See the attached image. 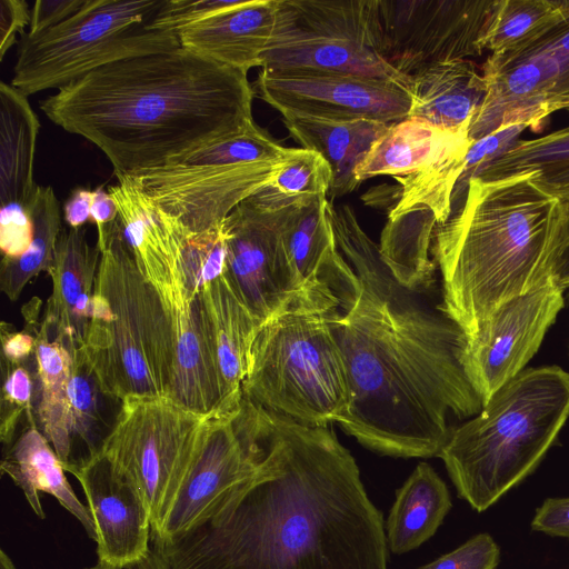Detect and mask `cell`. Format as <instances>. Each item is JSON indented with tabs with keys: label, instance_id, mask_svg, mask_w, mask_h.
I'll return each instance as SVG.
<instances>
[{
	"label": "cell",
	"instance_id": "2",
	"mask_svg": "<svg viewBox=\"0 0 569 569\" xmlns=\"http://www.w3.org/2000/svg\"><path fill=\"white\" fill-rule=\"evenodd\" d=\"M153 547L170 569H388L389 559L349 450L327 427L268 410L257 471L203 525Z\"/></svg>",
	"mask_w": 569,
	"mask_h": 569
},
{
	"label": "cell",
	"instance_id": "36",
	"mask_svg": "<svg viewBox=\"0 0 569 569\" xmlns=\"http://www.w3.org/2000/svg\"><path fill=\"white\" fill-rule=\"evenodd\" d=\"M1 367L0 437L2 443L9 447L14 441L18 423L23 416L27 419V426L37 425L34 355L27 362L20 363H11L2 359Z\"/></svg>",
	"mask_w": 569,
	"mask_h": 569
},
{
	"label": "cell",
	"instance_id": "8",
	"mask_svg": "<svg viewBox=\"0 0 569 569\" xmlns=\"http://www.w3.org/2000/svg\"><path fill=\"white\" fill-rule=\"evenodd\" d=\"M292 149L253 121L164 166L126 177L156 208L187 230L202 232L222 223L239 203L268 187Z\"/></svg>",
	"mask_w": 569,
	"mask_h": 569
},
{
	"label": "cell",
	"instance_id": "45",
	"mask_svg": "<svg viewBox=\"0 0 569 569\" xmlns=\"http://www.w3.org/2000/svg\"><path fill=\"white\" fill-rule=\"evenodd\" d=\"M565 222L558 246L552 256L548 277L562 291L569 288V200L562 201Z\"/></svg>",
	"mask_w": 569,
	"mask_h": 569
},
{
	"label": "cell",
	"instance_id": "6",
	"mask_svg": "<svg viewBox=\"0 0 569 569\" xmlns=\"http://www.w3.org/2000/svg\"><path fill=\"white\" fill-rule=\"evenodd\" d=\"M81 349L101 391L113 400L168 397L174 338L154 288L139 270L119 219L110 223Z\"/></svg>",
	"mask_w": 569,
	"mask_h": 569
},
{
	"label": "cell",
	"instance_id": "15",
	"mask_svg": "<svg viewBox=\"0 0 569 569\" xmlns=\"http://www.w3.org/2000/svg\"><path fill=\"white\" fill-rule=\"evenodd\" d=\"M264 428V409L244 397L233 411L209 413L201 451L153 542L177 540L203 525L224 497L257 471Z\"/></svg>",
	"mask_w": 569,
	"mask_h": 569
},
{
	"label": "cell",
	"instance_id": "51",
	"mask_svg": "<svg viewBox=\"0 0 569 569\" xmlns=\"http://www.w3.org/2000/svg\"><path fill=\"white\" fill-rule=\"evenodd\" d=\"M561 110H565V111L569 112V103L563 106Z\"/></svg>",
	"mask_w": 569,
	"mask_h": 569
},
{
	"label": "cell",
	"instance_id": "48",
	"mask_svg": "<svg viewBox=\"0 0 569 569\" xmlns=\"http://www.w3.org/2000/svg\"><path fill=\"white\" fill-rule=\"evenodd\" d=\"M123 569H170V566L161 551L153 547L143 559Z\"/></svg>",
	"mask_w": 569,
	"mask_h": 569
},
{
	"label": "cell",
	"instance_id": "32",
	"mask_svg": "<svg viewBox=\"0 0 569 569\" xmlns=\"http://www.w3.org/2000/svg\"><path fill=\"white\" fill-rule=\"evenodd\" d=\"M27 208L34 227L32 243L22 256L2 257L0 263V289L11 301L40 272H49L62 230L60 203L51 187L37 186Z\"/></svg>",
	"mask_w": 569,
	"mask_h": 569
},
{
	"label": "cell",
	"instance_id": "41",
	"mask_svg": "<svg viewBox=\"0 0 569 569\" xmlns=\"http://www.w3.org/2000/svg\"><path fill=\"white\" fill-rule=\"evenodd\" d=\"M31 9L23 0H0V60L17 43V36H24L30 26Z\"/></svg>",
	"mask_w": 569,
	"mask_h": 569
},
{
	"label": "cell",
	"instance_id": "46",
	"mask_svg": "<svg viewBox=\"0 0 569 569\" xmlns=\"http://www.w3.org/2000/svg\"><path fill=\"white\" fill-rule=\"evenodd\" d=\"M118 216V207L108 189L106 190L102 186L97 187L93 190L90 220L98 230V247H101L103 243L108 226L116 221Z\"/></svg>",
	"mask_w": 569,
	"mask_h": 569
},
{
	"label": "cell",
	"instance_id": "35",
	"mask_svg": "<svg viewBox=\"0 0 569 569\" xmlns=\"http://www.w3.org/2000/svg\"><path fill=\"white\" fill-rule=\"evenodd\" d=\"M181 264L190 290L197 295L226 271L227 233L223 222L202 232L181 226Z\"/></svg>",
	"mask_w": 569,
	"mask_h": 569
},
{
	"label": "cell",
	"instance_id": "38",
	"mask_svg": "<svg viewBox=\"0 0 569 569\" xmlns=\"http://www.w3.org/2000/svg\"><path fill=\"white\" fill-rule=\"evenodd\" d=\"M239 0H162L146 23L147 30L178 34L184 28L200 22L238 3Z\"/></svg>",
	"mask_w": 569,
	"mask_h": 569
},
{
	"label": "cell",
	"instance_id": "4",
	"mask_svg": "<svg viewBox=\"0 0 569 569\" xmlns=\"http://www.w3.org/2000/svg\"><path fill=\"white\" fill-rule=\"evenodd\" d=\"M563 222L562 200L542 191L530 173L469 180L459 209L436 226L433 247L440 307L467 338L501 305L549 278Z\"/></svg>",
	"mask_w": 569,
	"mask_h": 569
},
{
	"label": "cell",
	"instance_id": "11",
	"mask_svg": "<svg viewBox=\"0 0 569 569\" xmlns=\"http://www.w3.org/2000/svg\"><path fill=\"white\" fill-rule=\"evenodd\" d=\"M208 419L209 415L194 413L167 397H128L120 401L100 453L143 497L152 537L160 533L201 451Z\"/></svg>",
	"mask_w": 569,
	"mask_h": 569
},
{
	"label": "cell",
	"instance_id": "23",
	"mask_svg": "<svg viewBox=\"0 0 569 569\" xmlns=\"http://www.w3.org/2000/svg\"><path fill=\"white\" fill-rule=\"evenodd\" d=\"M469 129L452 131L406 118L389 124L356 169L362 181L377 176L407 177L466 158L473 141Z\"/></svg>",
	"mask_w": 569,
	"mask_h": 569
},
{
	"label": "cell",
	"instance_id": "16",
	"mask_svg": "<svg viewBox=\"0 0 569 569\" xmlns=\"http://www.w3.org/2000/svg\"><path fill=\"white\" fill-rule=\"evenodd\" d=\"M563 291L550 278L501 305L479 331L468 338L466 372L485 405L520 373L538 351L563 307Z\"/></svg>",
	"mask_w": 569,
	"mask_h": 569
},
{
	"label": "cell",
	"instance_id": "21",
	"mask_svg": "<svg viewBox=\"0 0 569 569\" xmlns=\"http://www.w3.org/2000/svg\"><path fill=\"white\" fill-rule=\"evenodd\" d=\"M100 258L101 250L89 244L82 228H62L48 272L52 293L43 320L72 357L82 349L87 337Z\"/></svg>",
	"mask_w": 569,
	"mask_h": 569
},
{
	"label": "cell",
	"instance_id": "5",
	"mask_svg": "<svg viewBox=\"0 0 569 569\" xmlns=\"http://www.w3.org/2000/svg\"><path fill=\"white\" fill-rule=\"evenodd\" d=\"M569 417V372L523 369L469 421L451 428L439 458L458 496L482 512L539 466Z\"/></svg>",
	"mask_w": 569,
	"mask_h": 569
},
{
	"label": "cell",
	"instance_id": "31",
	"mask_svg": "<svg viewBox=\"0 0 569 569\" xmlns=\"http://www.w3.org/2000/svg\"><path fill=\"white\" fill-rule=\"evenodd\" d=\"M435 214L426 208H413L389 216L379 247L380 257L392 277L409 290L429 287L433 263L429 258Z\"/></svg>",
	"mask_w": 569,
	"mask_h": 569
},
{
	"label": "cell",
	"instance_id": "25",
	"mask_svg": "<svg viewBox=\"0 0 569 569\" xmlns=\"http://www.w3.org/2000/svg\"><path fill=\"white\" fill-rule=\"evenodd\" d=\"M0 470L21 489L38 518H46L39 492L49 493L80 522L90 539L97 540L88 507L78 499L62 462L37 425L27 426L8 447Z\"/></svg>",
	"mask_w": 569,
	"mask_h": 569
},
{
	"label": "cell",
	"instance_id": "12",
	"mask_svg": "<svg viewBox=\"0 0 569 569\" xmlns=\"http://www.w3.org/2000/svg\"><path fill=\"white\" fill-rule=\"evenodd\" d=\"M490 0H365L366 42L406 77L481 56Z\"/></svg>",
	"mask_w": 569,
	"mask_h": 569
},
{
	"label": "cell",
	"instance_id": "40",
	"mask_svg": "<svg viewBox=\"0 0 569 569\" xmlns=\"http://www.w3.org/2000/svg\"><path fill=\"white\" fill-rule=\"evenodd\" d=\"M34 227L27 206L10 203L1 206L0 249L2 257L17 258L31 246Z\"/></svg>",
	"mask_w": 569,
	"mask_h": 569
},
{
	"label": "cell",
	"instance_id": "29",
	"mask_svg": "<svg viewBox=\"0 0 569 569\" xmlns=\"http://www.w3.org/2000/svg\"><path fill=\"white\" fill-rule=\"evenodd\" d=\"M452 506L445 481L427 462L417 465L396 491L385 525L388 549L409 552L430 539Z\"/></svg>",
	"mask_w": 569,
	"mask_h": 569
},
{
	"label": "cell",
	"instance_id": "1",
	"mask_svg": "<svg viewBox=\"0 0 569 569\" xmlns=\"http://www.w3.org/2000/svg\"><path fill=\"white\" fill-rule=\"evenodd\" d=\"M328 214L357 277L342 312H328L351 392L338 425L381 455L438 457L449 415L475 417L483 407L463 366L467 335L419 290L397 282L349 206L329 201Z\"/></svg>",
	"mask_w": 569,
	"mask_h": 569
},
{
	"label": "cell",
	"instance_id": "26",
	"mask_svg": "<svg viewBox=\"0 0 569 569\" xmlns=\"http://www.w3.org/2000/svg\"><path fill=\"white\" fill-rule=\"evenodd\" d=\"M281 116L284 127L301 148L320 153L329 163L331 198L350 193L360 184L356 169L389 126L368 119Z\"/></svg>",
	"mask_w": 569,
	"mask_h": 569
},
{
	"label": "cell",
	"instance_id": "9",
	"mask_svg": "<svg viewBox=\"0 0 569 569\" xmlns=\"http://www.w3.org/2000/svg\"><path fill=\"white\" fill-rule=\"evenodd\" d=\"M162 0H87L62 23L21 37L11 84L27 97L60 89L102 66L180 46L146 23Z\"/></svg>",
	"mask_w": 569,
	"mask_h": 569
},
{
	"label": "cell",
	"instance_id": "10",
	"mask_svg": "<svg viewBox=\"0 0 569 569\" xmlns=\"http://www.w3.org/2000/svg\"><path fill=\"white\" fill-rule=\"evenodd\" d=\"M119 221L139 270L157 291L172 326L176 356L167 398L207 416L219 405V389L197 295L190 290L181 264V224L139 199L120 207Z\"/></svg>",
	"mask_w": 569,
	"mask_h": 569
},
{
	"label": "cell",
	"instance_id": "7",
	"mask_svg": "<svg viewBox=\"0 0 569 569\" xmlns=\"http://www.w3.org/2000/svg\"><path fill=\"white\" fill-rule=\"evenodd\" d=\"M332 309L296 303L263 322L251 345L243 397L306 426L338 423L351 392L328 323Z\"/></svg>",
	"mask_w": 569,
	"mask_h": 569
},
{
	"label": "cell",
	"instance_id": "20",
	"mask_svg": "<svg viewBox=\"0 0 569 569\" xmlns=\"http://www.w3.org/2000/svg\"><path fill=\"white\" fill-rule=\"evenodd\" d=\"M197 303L219 389L213 411L230 412L241 406L251 345L262 323L237 297L224 274L197 293Z\"/></svg>",
	"mask_w": 569,
	"mask_h": 569
},
{
	"label": "cell",
	"instance_id": "24",
	"mask_svg": "<svg viewBox=\"0 0 569 569\" xmlns=\"http://www.w3.org/2000/svg\"><path fill=\"white\" fill-rule=\"evenodd\" d=\"M408 118L445 130L469 129L487 96L483 74L469 59L430 67L410 79Z\"/></svg>",
	"mask_w": 569,
	"mask_h": 569
},
{
	"label": "cell",
	"instance_id": "39",
	"mask_svg": "<svg viewBox=\"0 0 569 569\" xmlns=\"http://www.w3.org/2000/svg\"><path fill=\"white\" fill-rule=\"evenodd\" d=\"M500 549L489 533H478L418 569H497Z\"/></svg>",
	"mask_w": 569,
	"mask_h": 569
},
{
	"label": "cell",
	"instance_id": "50",
	"mask_svg": "<svg viewBox=\"0 0 569 569\" xmlns=\"http://www.w3.org/2000/svg\"><path fill=\"white\" fill-rule=\"evenodd\" d=\"M86 569H116L104 562L98 561L94 566L86 568Z\"/></svg>",
	"mask_w": 569,
	"mask_h": 569
},
{
	"label": "cell",
	"instance_id": "30",
	"mask_svg": "<svg viewBox=\"0 0 569 569\" xmlns=\"http://www.w3.org/2000/svg\"><path fill=\"white\" fill-rule=\"evenodd\" d=\"M530 173L531 181L546 193L569 200V126L513 146L481 166L472 178L502 179Z\"/></svg>",
	"mask_w": 569,
	"mask_h": 569
},
{
	"label": "cell",
	"instance_id": "34",
	"mask_svg": "<svg viewBox=\"0 0 569 569\" xmlns=\"http://www.w3.org/2000/svg\"><path fill=\"white\" fill-rule=\"evenodd\" d=\"M569 11V0H495L483 38L491 54L528 43Z\"/></svg>",
	"mask_w": 569,
	"mask_h": 569
},
{
	"label": "cell",
	"instance_id": "43",
	"mask_svg": "<svg viewBox=\"0 0 569 569\" xmlns=\"http://www.w3.org/2000/svg\"><path fill=\"white\" fill-rule=\"evenodd\" d=\"M531 528L548 536L569 539V497L546 499L536 510Z\"/></svg>",
	"mask_w": 569,
	"mask_h": 569
},
{
	"label": "cell",
	"instance_id": "28",
	"mask_svg": "<svg viewBox=\"0 0 569 569\" xmlns=\"http://www.w3.org/2000/svg\"><path fill=\"white\" fill-rule=\"evenodd\" d=\"M40 121L28 97L0 82V202L27 206L34 189L33 164Z\"/></svg>",
	"mask_w": 569,
	"mask_h": 569
},
{
	"label": "cell",
	"instance_id": "47",
	"mask_svg": "<svg viewBox=\"0 0 569 569\" xmlns=\"http://www.w3.org/2000/svg\"><path fill=\"white\" fill-rule=\"evenodd\" d=\"M93 190L77 187L63 204V219L72 229H80L91 217Z\"/></svg>",
	"mask_w": 569,
	"mask_h": 569
},
{
	"label": "cell",
	"instance_id": "33",
	"mask_svg": "<svg viewBox=\"0 0 569 569\" xmlns=\"http://www.w3.org/2000/svg\"><path fill=\"white\" fill-rule=\"evenodd\" d=\"M101 391L98 380L82 351L72 357L69 383L70 413L73 436L72 462L66 469L81 467L101 452L111 429L103 419L100 406Z\"/></svg>",
	"mask_w": 569,
	"mask_h": 569
},
{
	"label": "cell",
	"instance_id": "17",
	"mask_svg": "<svg viewBox=\"0 0 569 569\" xmlns=\"http://www.w3.org/2000/svg\"><path fill=\"white\" fill-rule=\"evenodd\" d=\"M252 88L254 96L281 114L392 124L408 118L411 107L410 87L386 79L260 70Z\"/></svg>",
	"mask_w": 569,
	"mask_h": 569
},
{
	"label": "cell",
	"instance_id": "19",
	"mask_svg": "<svg viewBox=\"0 0 569 569\" xmlns=\"http://www.w3.org/2000/svg\"><path fill=\"white\" fill-rule=\"evenodd\" d=\"M261 70L270 73L338 74L386 79L410 87L406 77L362 44L300 21L279 0L276 30L262 54Z\"/></svg>",
	"mask_w": 569,
	"mask_h": 569
},
{
	"label": "cell",
	"instance_id": "13",
	"mask_svg": "<svg viewBox=\"0 0 569 569\" xmlns=\"http://www.w3.org/2000/svg\"><path fill=\"white\" fill-rule=\"evenodd\" d=\"M481 70L487 96L469 138L515 126L540 130L549 114L569 103V11L528 43L490 54Z\"/></svg>",
	"mask_w": 569,
	"mask_h": 569
},
{
	"label": "cell",
	"instance_id": "37",
	"mask_svg": "<svg viewBox=\"0 0 569 569\" xmlns=\"http://www.w3.org/2000/svg\"><path fill=\"white\" fill-rule=\"evenodd\" d=\"M331 179V168L320 153L293 148L269 186L289 199L322 198L329 193Z\"/></svg>",
	"mask_w": 569,
	"mask_h": 569
},
{
	"label": "cell",
	"instance_id": "14",
	"mask_svg": "<svg viewBox=\"0 0 569 569\" xmlns=\"http://www.w3.org/2000/svg\"><path fill=\"white\" fill-rule=\"evenodd\" d=\"M293 200L268 186L239 203L223 220V274L261 323L296 303L329 305L303 296L297 287L282 240L283 219Z\"/></svg>",
	"mask_w": 569,
	"mask_h": 569
},
{
	"label": "cell",
	"instance_id": "44",
	"mask_svg": "<svg viewBox=\"0 0 569 569\" xmlns=\"http://www.w3.org/2000/svg\"><path fill=\"white\" fill-rule=\"evenodd\" d=\"M38 325V323H37ZM2 359L11 363L27 362L34 355L36 331L30 333L29 329L16 331L11 325L1 323Z\"/></svg>",
	"mask_w": 569,
	"mask_h": 569
},
{
	"label": "cell",
	"instance_id": "22",
	"mask_svg": "<svg viewBox=\"0 0 569 569\" xmlns=\"http://www.w3.org/2000/svg\"><path fill=\"white\" fill-rule=\"evenodd\" d=\"M279 0H239L237 4L181 30L180 46L244 71L261 67L277 23Z\"/></svg>",
	"mask_w": 569,
	"mask_h": 569
},
{
	"label": "cell",
	"instance_id": "18",
	"mask_svg": "<svg viewBox=\"0 0 569 569\" xmlns=\"http://www.w3.org/2000/svg\"><path fill=\"white\" fill-rule=\"evenodd\" d=\"M80 482L91 513L98 561L123 569L151 550V517L137 487L101 453L70 471Z\"/></svg>",
	"mask_w": 569,
	"mask_h": 569
},
{
	"label": "cell",
	"instance_id": "27",
	"mask_svg": "<svg viewBox=\"0 0 569 569\" xmlns=\"http://www.w3.org/2000/svg\"><path fill=\"white\" fill-rule=\"evenodd\" d=\"M36 328V402L38 428L52 446L64 470L72 462L73 436L69 383L72 356L43 320Z\"/></svg>",
	"mask_w": 569,
	"mask_h": 569
},
{
	"label": "cell",
	"instance_id": "42",
	"mask_svg": "<svg viewBox=\"0 0 569 569\" xmlns=\"http://www.w3.org/2000/svg\"><path fill=\"white\" fill-rule=\"evenodd\" d=\"M87 0H37L31 9L28 34L49 30L77 13Z\"/></svg>",
	"mask_w": 569,
	"mask_h": 569
},
{
	"label": "cell",
	"instance_id": "3",
	"mask_svg": "<svg viewBox=\"0 0 569 569\" xmlns=\"http://www.w3.org/2000/svg\"><path fill=\"white\" fill-rule=\"evenodd\" d=\"M248 73L181 46L102 66L40 102L66 131L97 146L114 174L164 166L251 122Z\"/></svg>",
	"mask_w": 569,
	"mask_h": 569
},
{
	"label": "cell",
	"instance_id": "49",
	"mask_svg": "<svg viewBox=\"0 0 569 569\" xmlns=\"http://www.w3.org/2000/svg\"><path fill=\"white\" fill-rule=\"evenodd\" d=\"M0 569H16L11 558L6 553L3 549L0 551Z\"/></svg>",
	"mask_w": 569,
	"mask_h": 569
}]
</instances>
